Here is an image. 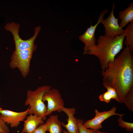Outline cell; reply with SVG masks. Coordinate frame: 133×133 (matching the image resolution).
Instances as JSON below:
<instances>
[{"label": "cell", "mask_w": 133, "mask_h": 133, "mask_svg": "<svg viewBox=\"0 0 133 133\" xmlns=\"http://www.w3.org/2000/svg\"><path fill=\"white\" fill-rule=\"evenodd\" d=\"M102 84L115 89L120 103L133 88V57L126 46L101 73Z\"/></svg>", "instance_id": "6da1fadb"}, {"label": "cell", "mask_w": 133, "mask_h": 133, "mask_svg": "<svg viewBox=\"0 0 133 133\" xmlns=\"http://www.w3.org/2000/svg\"><path fill=\"white\" fill-rule=\"evenodd\" d=\"M125 37V33L114 37L101 35L97 40V44L89 48L83 54L93 55L97 57L102 71H104L122 49Z\"/></svg>", "instance_id": "7a4b0ae2"}, {"label": "cell", "mask_w": 133, "mask_h": 133, "mask_svg": "<svg viewBox=\"0 0 133 133\" xmlns=\"http://www.w3.org/2000/svg\"><path fill=\"white\" fill-rule=\"evenodd\" d=\"M51 88L49 85H43L39 86L34 91H27L25 105L29 106L28 114L41 117L44 121L46 119V114L47 108L43 101V96L45 92Z\"/></svg>", "instance_id": "3957f363"}, {"label": "cell", "mask_w": 133, "mask_h": 133, "mask_svg": "<svg viewBox=\"0 0 133 133\" xmlns=\"http://www.w3.org/2000/svg\"><path fill=\"white\" fill-rule=\"evenodd\" d=\"M37 48L35 45L28 49L14 51L9 63L10 68L12 69L18 68L22 76L25 78L29 73L31 61L33 53Z\"/></svg>", "instance_id": "277c9868"}, {"label": "cell", "mask_w": 133, "mask_h": 133, "mask_svg": "<svg viewBox=\"0 0 133 133\" xmlns=\"http://www.w3.org/2000/svg\"><path fill=\"white\" fill-rule=\"evenodd\" d=\"M20 27L19 24L14 22H8L4 26L5 29L11 32L13 36L15 45V50H21L33 47L35 45L34 43V41L41 30V27H36L34 29L33 35L26 40H23L20 37L19 34Z\"/></svg>", "instance_id": "5b68a950"}, {"label": "cell", "mask_w": 133, "mask_h": 133, "mask_svg": "<svg viewBox=\"0 0 133 133\" xmlns=\"http://www.w3.org/2000/svg\"><path fill=\"white\" fill-rule=\"evenodd\" d=\"M43 101L44 102L45 101L47 102L46 116L50 115L54 111L61 112V109L65 105L60 93L57 89L55 88H51L44 94Z\"/></svg>", "instance_id": "8992f818"}, {"label": "cell", "mask_w": 133, "mask_h": 133, "mask_svg": "<svg viewBox=\"0 0 133 133\" xmlns=\"http://www.w3.org/2000/svg\"><path fill=\"white\" fill-rule=\"evenodd\" d=\"M117 108L113 106L110 110L99 112L97 109L95 110V116L92 119L88 120L83 123V125L86 128H90L95 130H99L102 127L101 123L105 120L114 115L122 117L124 114H120L116 113Z\"/></svg>", "instance_id": "52a82bcc"}, {"label": "cell", "mask_w": 133, "mask_h": 133, "mask_svg": "<svg viewBox=\"0 0 133 133\" xmlns=\"http://www.w3.org/2000/svg\"><path fill=\"white\" fill-rule=\"evenodd\" d=\"M115 4L113 2L111 12L109 16L106 18L103 19L101 21L105 29L104 36L114 37L120 35L124 33V30L118 24L119 18H116L114 14Z\"/></svg>", "instance_id": "ba28073f"}, {"label": "cell", "mask_w": 133, "mask_h": 133, "mask_svg": "<svg viewBox=\"0 0 133 133\" xmlns=\"http://www.w3.org/2000/svg\"><path fill=\"white\" fill-rule=\"evenodd\" d=\"M108 12V10L106 9L102 11L99 17L97 23L93 26L91 24L84 33L79 36V38L80 40L85 44L83 53L89 48L96 45L95 33L96 28L99 24L101 22L104 15Z\"/></svg>", "instance_id": "9c48e42d"}, {"label": "cell", "mask_w": 133, "mask_h": 133, "mask_svg": "<svg viewBox=\"0 0 133 133\" xmlns=\"http://www.w3.org/2000/svg\"><path fill=\"white\" fill-rule=\"evenodd\" d=\"M29 108L25 111L17 112L8 110L2 109L0 111V119L11 128L17 127L28 114Z\"/></svg>", "instance_id": "30bf717a"}, {"label": "cell", "mask_w": 133, "mask_h": 133, "mask_svg": "<svg viewBox=\"0 0 133 133\" xmlns=\"http://www.w3.org/2000/svg\"><path fill=\"white\" fill-rule=\"evenodd\" d=\"M61 111L65 113L68 117V119H66L67 124H65L64 122H62V126L65 128L69 133H77L78 130V119L74 116L75 113V108L64 107Z\"/></svg>", "instance_id": "8fae6325"}, {"label": "cell", "mask_w": 133, "mask_h": 133, "mask_svg": "<svg viewBox=\"0 0 133 133\" xmlns=\"http://www.w3.org/2000/svg\"><path fill=\"white\" fill-rule=\"evenodd\" d=\"M44 123L42 117L33 115L27 116L21 133H32L40 125Z\"/></svg>", "instance_id": "7c38bea8"}, {"label": "cell", "mask_w": 133, "mask_h": 133, "mask_svg": "<svg viewBox=\"0 0 133 133\" xmlns=\"http://www.w3.org/2000/svg\"><path fill=\"white\" fill-rule=\"evenodd\" d=\"M45 124L47 131L50 133H62L63 130L62 122L57 115L50 116Z\"/></svg>", "instance_id": "4fadbf2b"}, {"label": "cell", "mask_w": 133, "mask_h": 133, "mask_svg": "<svg viewBox=\"0 0 133 133\" xmlns=\"http://www.w3.org/2000/svg\"><path fill=\"white\" fill-rule=\"evenodd\" d=\"M119 17L121 20L119 25L125 27L129 22L133 21V2H131L129 6L125 10L119 13Z\"/></svg>", "instance_id": "5bb4252c"}, {"label": "cell", "mask_w": 133, "mask_h": 133, "mask_svg": "<svg viewBox=\"0 0 133 133\" xmlns=\"http://www.w3.org/2000/svg\"><path fill=\"white\" fill-rule=\"evenodd\" d=\"M126 39L123 44L128 46L131 52L133 51V21L130 22L124 30Z\"/></svg>", "instance_id": "9a60e30c"}, {"label": "cell", "mask_w": 133, "mask_h": 133, "mask_svg": "<svg viewBox=\"0 0 133 133\" xmlns=\"http://www.w3.org/2000/svg\"><path fill=\"white\" fill-rule=\"evenodd\" d=\"M123 103L130 111L133 112V88L126 96Z\"/></svg>", "instance_id": "2e32d148"}, {"label": "cell", "mask_w": 133, "mask_h": 133, "mask_svg": "<svg viewBox=\"0 0 133 133\" xmlns=\"http://www.w3.org/2000/svg\"><path fill=\"white\" fill-rule=\"evenodd\" d=\"M83 123L84 121L83 119H78V133H98L99 130L86 128L83 125Z\"/></svg>", "instance_id": "e0dca14e"}, {"label": "cell", "mask_w": 133, "mask_h": 133, "mask_svg": "<svg viewBox=\"0 0 133 133\" xmlns=\"http://www.w3.org/2000/svg\"><path fill=\"white\" fill-rule=\"evenodd\" d=\"M122 117H119L117 119L119 126L122 128H125L126 131L128 132L133 131V123L126 122L122 119Z\"/></svg>", "instance_id": "ac0fdd59"}, {"label": "cell", "mask_w": 133, "mask_h": 133, "mask_svg": "<svg viewBox=\"0 0 133 133\" xmlns=\"http://www.w3.org/2000/svg\"><path fill=\"white\" fill-rule=\"evenodd\" d=\"M112 96V99H114L119 102V100L117 92L115 89L108 86H104Z\"/></svg>", "instance_id": "d6986e66"}, {"label": "cell", "mask_w": 133, "mask_h": 133, "mask_svg": "<svg viewBox=\"0 0 133 133\" xmlns=\"http://www.w3.org/2000/svg\"><path fill=\"white\" fill-rule=\"evenodd\" d=\"M99 99L101 101H104L109 103L112 98L110 93L107 91L100 95L99 96Z\"/></svg>", "instance_id": "ffe728a7"}, {"label": "cell", "mask_w": 133, "mask_h": 133, "mask_svg": "<svg viewBox=\"0 0 133 133\" xmlns=\"http://www.w3.org/2000/svg\"><path fill=\"white\" fill-rule=\"evenodd\" d=\"M10 129L7 124L0 119V133H9Z\"/></svg>", "instance_id": "44dd1931"}, {"label": "cell", "mask_w": 133, "mask_h": 133, "mask_svg": "<svg viewBox=\"0 0 133 133\" xmlns=\"http://www.w3.org/2000/svg\"><path fill=\"white\" fill-rule=\"evenodd\" d=\"M46 131L47 128L44 123L37 127L32 133H46Z\"/></svg>", "instance_id": "7402d4cb"}, {"label": "cell", "mask_w": 133, "mask_h": 133, "mask_svg": "<svg viewBox=\"0 0 133 133\" xmlns=\"http://www.w3.org/2000/svg\"><path fill=\"white\" fill-rule=\"evenodd\" d=\"M63 133H69V132H68L67 130H64L63 131ZM77 133H78V132Z\"/></svg>", "instance_id": "603a6c76"}, {"label": "cell", "mask_w": 133, "mask_h": 133, "mask_svg": "<svg viewBox=\"0 0 133 133\" xmlns=\"http://www.w3.org/2000/svg\"><path fill=\"white\" fill-rule=\"evenodd\" d=\"M98 133H108L107 132H102L100 131L99 130V131L98 132Z\"/></svg>", "instance_id": "cb8c5ba5"}, {"label": "cell", "mask_w": 133, "mask_h": 133, "mask_svg": "<svg viewBox=\"0 0 133 133\" xmlns=\"http://www.w3.org/2000/svg\"><path fill=\"white\" fill-rule=\"evenodd\" d=\"M2 109H3L1 108L0 107V111Z\"/></svg>", "instance_id": "d4e9b609"}, {"label": "cell", "mask_w": 133, "mask_h": 133, "mask_svg": "<svg viewBox=\"0 0 133 133\" xmlns=\"http://www.w3.org/2000/svg\"></svg>", "instance_id": "484cf974"}]
</instances>
